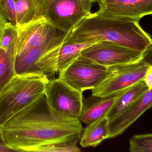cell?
<instances>
[{"label": "cell", "mask_w": 152, "mask_h": 152, "mask_svg": "<svg viewBox=\"0 0 152 152\" xmlns=\"http://www.w3.org/2000/svg\"><path fill=\"white\" fill-rule=\"evenodd\" d=\"M82 129L79 120L53 110L44 95L0 128V139L17 152H33L38 147L54 144L77 145Z\"/></svg>", "instance_id": "obj_1"}, {"label": "cell", "mask_w": 152, "mask_h": 152, "mask_svg": "<svg viewBox=\"0 0 152 152\" xmlns=\"http://www.w3.org/2000/svg\"><path fill=\"white\" fill-rule=\"evenodd\" d=\"M140 20L91 13L69 32L64 43L108 41L144 52L152 39L142 29Z\"/></svg>", "instance_id": "obj_2"}, {"label": "cell", "mask_w": 152, "mask_h": 152, "mask_svg": "<svg viewBox=\"0 0 152 152\" xmlns=\"http://www.w3.org/2000/svg\"><path fill=\"white\" fill-rule=\"evenodd\" d=\"M48 79L34 73L15 75L0 91V128L44 95Z\"/></svg>", "instance_id": "obj_3"}, {"label": "cell", "mask_w": 152, "mask_h": 152, "mask_svg": "<svg viewBox=\"0 0 152 152\" xmlns=\"http://www.w3.org/2000/svg\"><path fill=\"white\" fill-rule=\"evenodd\" d=\"M68 34L61 33L50 43L32 48L15 57V75L34 73L54 78L58 74L59 51Z\"/></svg>", "instance_id": "obj_4"}, {"label": "cell", "mask_w": 152, "mask_h": 152, "mask_svg": "<svg viewBox=\"0 0 152 152\" xmlns=\"http://www.w3.org/2000/svg\"><path fill=\"white\" fill-rule=\"evenodd\" d=\"M88 0H45L43 17L56 29L69 33L91 12Z\"/></svg>", "instance_id": "obj_5"}, {"label": "cell", "mask_w": 152, "mask_h": 152, "mask_svg": "<svg viewBox=\"0 0 152 152\" xmlns=\"http://www.w3.org/2000/svg\"><path fill=\"white\" fill-rule=\"evenodd\" d=\"M150 67L140 61L131 64L109 67L110 74L92 90V95L99 97L117 95L143 80Z\"/></svg>", "instance_id": "obj_6"}, {"label": "cell", "mask_w": 152, "mask_h": 152, "mask_svg": "<svg viewBox=\"0 0 152 152\" xmlns=\"http://www.w3.org/2000/svg\"><path fill=\"white\" fill-rule=\"evenodd\" d=\"M110 73L109 68L80 56L65 70L59 78L79 92L94 89Z\"/></svg>", "instance_id": "obj_7"}, {"label": "cell", "mask_w": 152, "mask_h": 152, "mask_svg": "<svg viewBox=\"0 0 152 152\" xmlns=\"http://www.w3.org/2000/svg\"><path fill=\"white\" fill-rule=\"evenodd\" d=\"M82 93L58 78L48 80L44 95L53 110L65 117L79 119L83 105Z\"/></svg>", "instance_id": "obj_8"}, {"label": "cell", "mask_w": 152, "mask_h": 152, "mask_svg": "<svg viewBox=\"0 0 152 152\" xmlns=\"http://www.w3.org/2000/svg\"><path fill=\"white\" fill-rule=\"evenodd\" d=\"M143 52L112 42L100 41L86 48L80 56L109 68L137 62L141 60Z\"/></svg>", "instance_id": "obj_9"}, {"label": "cell", "mask_w": 152, "mask_h": 152, "mask_svg": "<svg viewBox=\"0 0 152 152\" xmlns=\"http://www.w3.org/2000/svg\"><path fill=\"white\" fill-rule=\"evenodd\" d=\"M18 33L15 56L29 49L44 45L62 33L43 18L18 27Z\"/></svg>", "instance_id": "obj_10"}, {"label": "cell", "mask_w": 152, "mask_h": 152, "mask_svg": "<svg viewBox=\"0 0 152 152\" xmlns=\"http://www.w3.org/2000/svg\"><path fill=\"white\" fill-rule=\"evenodd\" d=\"M97 13L104 16L140 20L152 14V0H102L97 2Z\"/></svg>", "instance_id": "obj_11"}, {"label": "cell", "mask_w": 152, "mask_h": 152, "mask_svg": "<svg viewBox=\"0 0 152 152\" xmlns=\"http://www.w3.org/2000/svg\"><path fill=\"white\" fill-rule=\"evenodd\" d=\"M152 107V88L145 93L130 108L110 121V138L121 134Z\"/></svg>", "instance_id": "obj_12"}, {"label": "cell", "mask_w": 152, "mask_h": 152, "mask_svg": "<svg viewBox=\"0 0 152 152\" xmlns=\"http://www.w3.org/2000/svg\"><path fill=\"white\" fill-rule=\"evenodd\" d=\"M118 95L107 97L83 99V105L79 120L80 122L88 125L101 118L106 116L117 100Z\"/></svg>", "instance_id": "obj_13"}, {"label": "cell", "mask_w": 152, "mask_h": 152, "mask_svg": "<svg viewBox=\"0 0 152 152\" xmlns=\"http://www.w3.org/2000/svg\"><path fill=\"white\" fill-rule=\"evenodd\" d=\"M149 89L142 80L118 94L117 100L106 115L109 121L116 118L130 108Z\"/></svg>", "instance_id": "obj_14"}, {"label": "cell", "mask_w": 152, "mask_h": 152, "mask_svg": "<svg viewBox=\"0 0 152 152\" xmlns=\"http://www.w3.org/2000/svg\"><path fill=\"white\" fill-rule=\"evenodd\" d=\"M109 119L105 116L87 125L80 136V144L83 148L96 147L110 137Z\"/></svg>", "instance_id": "obj_15"}, {"label": "cell", "mask_w": 152, "mask_h": 152, "mask_svg": "<svg viewBox=\"0 0 152 152\" xmlns=\"http://www.w3.org/2000/svg\"><path fill=\"white\" fill-rule=\"evenodd\" d=\"M17 14L16 26H21L43 18L45 0H14Z\"/></svg>", "instance_id": "obj_16"}, {"label": "cell", "mask_w": 152, "mask_h": 152, "mask_svg": "<svg viewBox=\"0 0 152 152\" xmlns=\"http://www.w3.org/2000/svg\"><path fill=\"white\" fill-rule=\"evenodd\" d=\"M96 43L97 42L63 43L59 51L58 74L63 71L78 58L82 51Z\"/></svg>", "instance_id": "obj_17"}, {"label": "cell", "mask_w": 152, "mask_h": 152, "mask_svg": "<svg viewBox=\"0 0 152 152\" xmlns=\"http://www.w3.org/2000/svg\"><path fill=\"white\" fill-rule=\"evenodd\" d=\"M15 56L0 48V91L15 75Z\"/></svg>", "instance_id": "obj_18"}, {"label": "cell", "mask_w": 152, "mask_h": 152, "mask_svg": "<svg viewBox=\"0 0 152 152\" xmlns=\"http://www.w3.org/2000/svg\"><path fill=\"white\" fill-rule=\"evenodd\" d=\"M18 33V27L8 21L3 31L0 41V48L15 57Z\"/></svg>", "instance_id": "obj_19"}, {"label": "cell", "mask_w": 152, "mask_h": 152, "mask_svg": "<svg viewBox=\"0 0 152 152\" xmlns=\"http://www.w3.org/2000/svg\"><path fill=\"white\" fill-rule=\"evenodd\" d=\"M130 152H152V134L136 135L129 140Z\"/></svg>", "instance_id": "obj_20"}, {"label": "cell", "mask_w": 152, "mask_h": 152, "mask_svg": "<svg viewBox=\"0 0 152 152\" xmlns=\"http://www.w3.org/2000/svg\"><path fill=\"white\" fill-rule=\"evenodd\" d=\"M0 11L7 21L16 26L17 14L14 0H2Z\"/></svg>", "instance_id": "obj_21"}, {"label": "cell", "mask_w": 152, "mask_h": 152, "mask_svg": "<svg viewBox=\"0 0 152 152\" xmlns=\"http://www.w3.org/2000/svg\"><path fill=\"white\" fill-rule=\"evenodd\" d=\"M77 145L73 144H58L38 147L34 152H78L80 151Z\"/></svg>", "instance_id": "obj_22"}, {"label": "cell", "mask_w": 152, "mask_h": 152, "mask_svg": "<svg viewBox=\"0 0 152 152\" xmlns=\"http://www.w3.org/2000/svg\"><path fill=\"white\" fill-rule=\"evenodd\" d=\"M140 62L146 66L152 67V45L144 52Z\"/></svg>", "instance_id": "obj_23"}, {"label": "cell", "mask_w": 152, "mask_h": 152, "mask_svg": "<svg viewBox=\"0 0 152 152\" xmlns=\"http://www.w3.org/2000/svg\"><path fill=\"white\" fill-rule=\"evenodd\" d=\"M144 81L149 89L152 88V67H150L148 69L145 76L143 79Z\"/></svg>", "instance_id": "obj_24"}, {"label": "cell", "mask_w": 152, "mask_h": 152, "mask_svg": "<svg viewBox=\"0 0 152 152\" xmlns=\"http://www.w3.org/2000/svg\"><path fill=\"white\" fill-rule=\"evenodd\" d=\"M8 22L7 20L4 18V17L2 15L0 12V41L2 35L3 31L5 27L6 23Z\"/></svg>", "instance_id": "obj_25"}, {"label": "cell", "mask_w": 152, "mask_h": 152, "mask_svg": "<svg viewBox=\"0 0 152 152\" xmlns=\"http://www.w3.org/2000/svg\"><path fill=\"white\" fill-rule=\"evenodd\" d=\"M17 152L15 150L10 149L3 144H0V152Z\"/></svg>", "instance_id": "obj_26"}, {"label": "cell", "mask_w": 152, "mask_h": 152, "mask_svg": "<svg viewBox=\"0 0 152 152\" xmlns=\"http://www.w3.org/2000/svg\"><path fill=\"white\" fill-rule=\"evenodd\" d=\"M2 1V0H0V10H1V4ZM0 12H1V11H0Z\"/></svg>", "instance_id": "obj_27"}, {"label": "cell", "mask_w": 152, "mask_h": 152, "mask_svg": "<svg viewBox=\"0 0 152 152\" xmlns=\"http://www.w3.org/2000/svg\"><path fill=\"white\" fill-rule=\"evenodd\" d=\"M102 1V0H95V1H96V2H97V1Z\"/></svg>", "instance_id": "obj_28"}, {"label": "cell", "mask_w": 152, "mask_h": 152, "mask_svg": "<svg viewBox=\"0 0 152 152\" xmlns=\"http://www.w3.org/2000/svg\"><path fill=\"white\" fill-rule=\"evenodd\" d=\"M88 1H92V2H93L95 1V0H88Z\"/></svg>", "instance_id": "obj_29"}]
</instances>
